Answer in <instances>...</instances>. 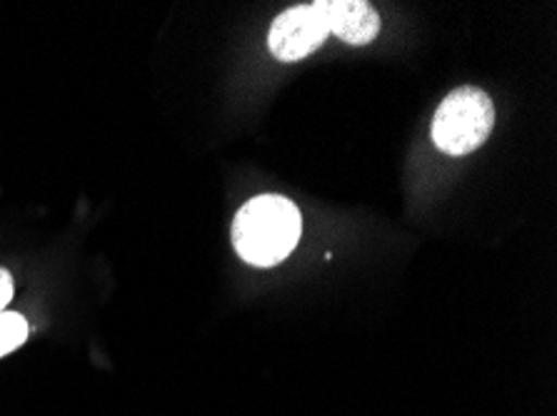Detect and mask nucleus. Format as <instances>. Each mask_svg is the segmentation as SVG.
Masks as SVG:
<instances>
[{"label":"nucleus","instance_id":"1","mask_svg":"<svg viewBox=\"0 0 557 416\" xmlns=\"http://www.w3.org/2000/svg\"><path fill=\"white\" fill-rule=\"evenodd\" d=\"M302 219L298 207L281 194H260L238 210L233 219V244L256 267H273L295 250Z\"/></svg>","mask_w":557,"mask_h":416},{"label":"nucleus","instance_id":"2","mask_svg":"<svg viewBox=\"0 0 557 416\" xmlns=\"http://www.w3.org/2000/svg\"><path fill=\"white\" fill-rule=\"evenodd\" d=\"M495 125V105L480 88H455L433 117V142L447 155H468L491 138Z\"/></svg>","mask_w":557,"mask_h":416},{"label":"nucleus","instance_id":"3","mask_svg":"<svg viewBox=\"0 0 557 416\" xmlns=\"http://www.w3.org/2000/svg\"><path fill=\"white\" fill-rule=\"evenodd\" d=\"M327 36H331V30H327L315 5H295L277 15L270 25L268 48L277 61L293 63L302 61L312 50L323 46Z\"/></svg>","mask_w":557,"mask_h":416},{"label":"nucleus","instance_id":"4","mask_svg":"<svg viewBox=\"0 0 557 416\" xmlns=\"http://www.w3.org/2000/svg\"><path fill=\"white\" fill-rule=\"evenodd\" d=\"M323 15L327 30L348 46H368L380 33V15L366 0H318L312 3Z\"/></svg>","mask_w":557,"mask_h":416},{"label":"nucleus","instance_id":"5","mask_svg":"<svg viewBox=\"0 0 557 416\" xmlns=\"http://www.w3.org/2000/svg\"><path fill=\"white\" fill-rule=\"evenodd\" d=\"M25 339H28V322L23 314L0 312V356L18 350Z\"/></svg>","mask_w":557,"mask_h":416},{"label":"nucleus","instance_id":"6","mask_svg":"<svg viewBox=\"0 0 557 416\" xmlns=\"http://www.w3.org/2000/svg\"><path fill=\"white\" fill-rule=\"evenodd\" d=\"M13 275L5 267H0V312L8 307V302L13 300Z\"/></svg>","mask_w":557,"mask_h":416}]
</instances>
